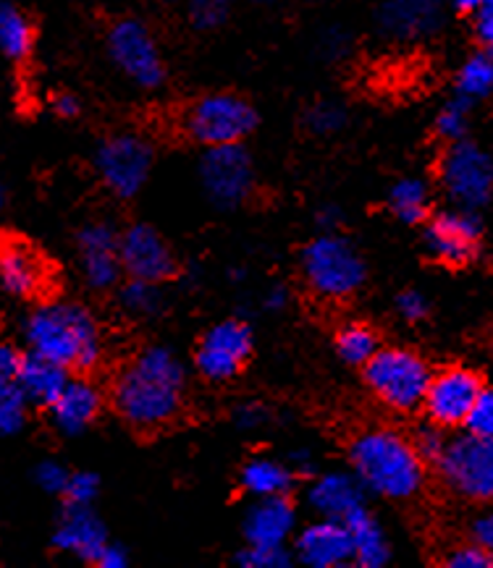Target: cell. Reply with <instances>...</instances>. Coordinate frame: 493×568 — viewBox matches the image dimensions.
<instances>
[{"instance_id": "obj_8", "label": "cell", "mask_w": 493, "mask_h": 568, "mask_svg": "<svg viewBox=\"0 0 493 568\" xmlns=\"http://www.w3.org/2000/svg\"><path fill=\"white\" fill-rule=\"evenodd\" d=\"M439 179L456 207L475 213L493 196V160L473 142H452L439 163Z\"/></svg>"}, {"instance_id": "obj_43", "label": "cell", "mask_w": 493, "mask_h": 568, "mask_svg": "<svg viewBox=\"0 0 493 568\" xmlns=\"http://www.w3.org/2000/svg\"><path fill=\"white\" fill-rule=\"evenodd\" d=\"M475 32L483 50L493 55V0H483V6L475 13Z\"/></svg>"}, {"instance_id": "obj_41", "label": "cell", "mask_w": 493, "mask_h": 568, "mask_svg": "<svg viewBox=\"0 0 493 568\" xmlns=\"http://www.w3.org/2000/svg\"><path fill=\"white\" fill-rule=\"evenodd\" d=\"M69 477H71V471L67 469V466L53 462V458L38 464V469H34V483H38L46 493H53V495H63Z\"/></svg>"}, {"instance_id": "obj_25", "label": "cell", "mask_w": 493, "mask_h": 568, "mask_svg": "<svg viewBox=\"0 0 493 568\" xmlns=\"http://www.w3.org/2000/svg\"><path fill=\"white\" fill-rule=\"evenodd\" d=\"M344 524L346 531H350L354 564L362 568H381L389 564L391 550L386 535H383L379 519H375L365 506L354 508V511L344 519Z\"/></svg>"}, {"instance_id": "obj_22", "label": "cell", "mask_w": 493, "mask_h": 568, "mask_svg": "<svg viewBox=\"0 0 493 568\" xmlns=\"http://www.w3.org/2000/svg\"><path fill=\"white\" fill-rule=\"evenodd\" d=\"M296 514L286 495L275 498H255L244 516V540L247 545H286L294 535Z\"/></svg>"}, {"instance_id": "obj_29", "label": "cell", "mask_w": 493, "mask_h": 568, "mask_svg": "<svg viewBox=\"0 0 493 568\" xmlns=\"http://www.w3.org/2000/svg\"><path fill=\"white\" fill-rule=\"evenodd\" d=\"M336 354L342 362L352 364V367H365V364L379 354V333L365 323H346L339 327L336 333Z\"/></svg>"}, {"instance_id": "obj_6", "label": "cell", "mask_w": 493, "mask_h": 568, "mask_svg": "<svg viewBox=\"0 0 493 568\" xmlns=\"http://www.w3.org/2000/svg\"><path fill=\"white\" fill-rule=\"evenodd\" d=\"M258 126L255 108L244 98L229 92L205 94L194 100L181 115V129L187 136L205 148H219V144H237L250 136Z\"/></svg>"}, {"instance_id": "obj_11", "label": "cell", "mask_w": 493, "mask_h": 568, "mask_svg": "<svg viewBox=\"0 0 493 568\" xmlns=\"http://www.w3.org/2000/svg\"><path fill=\"white\" fill-rule=\"evenodd\" d=\"M108 53L113 63L144 90H155L163 84L165 65L150 29L137 19L115 21L108 32Z\"/></svg>"}, {"instance_id": "obj_2", "label": "cell", "mask_w": 493, "mask_h": 568, "mask_svg": "<svg viewBox=\"0 0 493 568\" xmlns=\"http://www.w3.org/2000/svg\"><path fill=\"white\" fill-rule=\"evenodd\" d=\"M29 352L61 364L69 373H90L103 356V338L92 312L77 302L48 298L24 323Z\"/></svg>"}, {"instance_id": "obj_38", "label": "cell", "mask_w": 493, "mask_h": 568, "mask_svg": "<svg viewBox=\"0 0 493 568\" xmlns=\"http://www.w3.org/2000/svg\"><path fill=\"white\" fill-rule=\"evenodd\" d=\"M98 493H100L98 475H92V471H71L67 490H63V500L77 506H92L95 504Z\"/></svg>"}, {"instance_id": "obj_27", "label": "cell", "mask_w": 493, "mask_h": 568, "mask_svg": "<svg viewBox=\"0 0 493 568\" xmlns=\"http://www.w3.org/2000/svg\"><path fill=\"white\" fill-rule=\"evenodd\" d=\"M34 48L32 21L19 6L0 0V55L11 61H24Z\"/></svg>"}, {"instance_id": "obj_42", "label": "cell", "mask_w": 493, "mask_h": 568, "mask_svg": "<svg viewBox=\"0 0 493 568\" xmlns=\"http://www.w3.org/2000/svg\"><path fill=\"white\" fill-rule=\"evenodd\" d=\"M396 312L408 323H420L431 312V304H427V298L420 291H404V294L396 296Z\"/></svg>"}, {"instance_id": "obj_14", "label": "cell", "mask_w": 493, "mask_h": 568, "mask_svg": "<svg viewBox=\"0 0 493 568\" xmlns=\"http://www.w3.org/2000/svg\"><path fill=\"white\" fill-rule=\"evenodd\" d=\"M483 383L473 369L467 367H446L433 375L431 385H427L423 412L427 422L433 425L452 429L465 427L467 414L473 409L477 393H481Z\"/></svg>"}, {"instance_id": "obj_45", "label": "cell", "mask_w": 493, "mask_h": 568, "mask_svg": "<svg viewBox=\"0 0 493 568\" xmlns=\"http://www.w3.org/2000/svg\"><path fill=\"white\" fill-rule=\"evenodd\" d=\"M473 540L477 545H483V548L493 556V506L485 508L481 516H475V521H473Z\"/></svg>"}, {"instance_id": "obj_48", "label": "cell", "mask_w": 493, "mask_h": 568, "mask_svg": "<svg viewBox=\"0 0 493 568\" xmlns=\"http://www.w3.org/2000/svg\"><path fill=\"white\" fill-rule=\"evenodd\" d=\"M53 111L61 115V119H74V115L79 113V100L74 98V94H69V92L56 94V98H53Z\"/></svg>"}, {"instance_id": "obj_12", "label": "cell", "mask_w": 493, "mask_h": 568, "mask_svg": "<svg viewBox=\"0 0 493 568\" xmlns=\"http://www.w3.org/2000/svg\"><path fill=\"white\" fill-rule=\"evenodd\" d=\"M252 354V331L242 320H223L200 338L194 364L200 375L213 383H227L244 369Z\"/></svg>"}, {"instance_id": "obj_40", "label": "cell", "mask_w": 493, "mask_h": 568, "mask_svg": "<svg viewBox=\"0 0 493 568\" xmlns=\"http://www.w3.org/2000/svg\"><path fill=\"white\" fill-rule=\"evenodd\" d=\"M446 568H493V556L483 545L475 540L467 545H460V548L449 550L444 556Z\"/></svg>"}, {"instance_id": "obj_36", "label": "cell", "mask_w": 493, "mask_h": 568, "mask_svg": "<svg viewBox=\"0 0 493 568\" xmlns=\"http://www.w3.org/2000/svg\"><path fill=\"white\" fill-rule=\"evenodd\" d=\"M412 443H415L417 454L425 458V464H439V458L444 456V450L449 446V438H446V429L433 425V422H427V425H423L415 433V438H412Z\"/></svg>"}, {"instance_id": "obj_5", "label": "cell", "mask_w": 493, "mask_h": 568, "mask_svg": "<svg viewBox=\"0 0 493 568\" xmlns=\"http://www.w3.org/2000/svg\"><path fill=\"white\" fill-rule=\"evenodd\" d=\"M302 273L318 296L346 298L365 283V262L350 239L321 233L304 246Z\"/></svg>"}, {"instance_id": "obj_4", "label": "cell", "mask_w": 493, "mask_h": 568, "mask_svg": "<svg viewBox=\"0 0 493 568\" xmlns=\"http://www.w3.org/2000/svg\"><path fill=\"white\" fill-rule=\"evenodd\" d=\"M431 381V367L410 348H379V354L365 364L368 388L394 412L420 409Z\"/></svg>"}, {"instance_id": "obj_37", "label": "cell", "mask_w": 493, "mask_h": 568, "mask_svg": "<svg viewBox=\"0 0 493 568\" xmlns=\"http://www.w3.org/2000/svg\"><path fill=\"white\" fill-rule=\"evenodd\" d=\"M229 19V0H192L190 3V21L194 29H208L221 27Z\"/></svg>"}, {"instance_id": "obj_52", "label": "cell", "mask_w": 493, "mask_h": 568, "mask_svg": "<svg viewBox=\"0 0 493 568\" xmlns=\"http://www.w3.org/2000/svg\"><path fill=\"white\" fill-rule=\"evenodd\" d=\"M3 207H6V186L0 184V210H3Z\"/></svg>"}, {"instance_id": "obj_30", "label": "cell", "mask_w": 493, "mask_h": 568, "mask_svg": "<svg viewBox=\"0 0 493 568\" xmlns=\"http://www.w3.org/2000/svg\"><path fill=\"white\" fill-rule=\"evenodd\" d=\"M456 94L467 103L493 94V55L489 50L462 63V69L456 71Z\"/></svg>"}, {"instance_id": "obj_51", "label": "cell", "mask_w": 493, "mask_h": 568, "mask_svg": "<svg viewBox=\"0 0 493 568\" xmlns=\"http://www.w3.org/2000/svg\"><path fill=\"white\" fill-rule=\"evenodd\" d=\"M452 6L462 13H477V9L483 6V0H452Z\"/></svg>"}, {"instance_id": "obj_9", "label": "cell", "mask_w": 493, "mask_h": 568, "mask_svg": "<svg viewBox=\"0 0 493 568\" xmlns=\"http://www.w3.org/2000/svg\"><path fill=\"white\" fill-rule=\"evenodd\" d=\"M152 169V148L137 134H113L100 142L95 171L105 189L121 200H129L144 186Z\"/></svg>"}, {"instance_id": "obj_47", "label": "cell", "mask_w": 493, "mask_h": 568, "mask_svg": "<svg viewBox=\"0 0 493 568\" xmlns=\"http://www.w3.org/2000/svg\"><path fill=\"white\" fill-rule=\"evenodd\" d=\"M21 356L24 354L19 348H13L11 344H0V377H17Z\"/></svg>"}, {"instance_id": "obj_20", "label": "cell", "mask_w": 493, "mask_h": 568, "mask_svg": "<svg viewBox=\"0 0 493 568\" xmlns=\"http://www.w3.org/2000/svg\"><path fill=\"white\" fill-rule=\"evenodd\" d=\"M48 412L58 433L82 435L84 429L95 425L100 412H103V393L84 377H71L61 396L48 406Z\"/></svg>"}, {"instance_id": "obj_44", "label": "cell", "mask_w": 493, "mask_h": 568, "mask_svg": "<svg viewBox=\"0 0 493 568\" xmlns=\"http://www.w3.org/2000/svg\"><path fill=\"white\" fill-rule=\"evenodd\" d=\"M234 422H237V427H242V429H258L268 422V412H265V406H260V404H242L234 412Z\"/></svg>"}, {"instance_id": "obj_34", "label": "cell", "mask_w": 493, "mask_h": 568, "mask_svg": "<svg viewBox=\"0 0 493 568\" xmlns=\"http://www.w3.org/2000/svg\"><path fill=\"white\" fill-rule=\"evenodd\" d=\"M237 564L242 568H289L292 556L286 545H247L237 556Z\"/></svg>"}, {"instance_id": "obj_19", "label": "cell", "mask_w": 493, "mask_h": 568, "mask_svg": "<svg viewBox=\"0 0 493 568\" xmlns=\"http://www.w3.org/2000/svg\"><path fill=\"white\" fill-rule=\"evenodd\" d=\"M296 558L310 568H342L354 564L352 540L344 521L318 519L296 535Z\"/></svg>"}, {"instance_id": "obj_15", "label": "cell", "mask_w": 493, "mask_h": 568, "mask_svg": "<svg viewBox=\"0 0 493 568\" xmlns=\"http://www.w3.org/2000/svg\"><path fill=\"white\" fill-rule=\"evenodd\" d=\"M121 267L129 278L165 283L177 275V257L165 239L148 223H134L121 233Z\"/></svg>"}, {"instance_id": "obj_17", "label": "cell", "mask_w": 493, "mask_h": 568, "mask_svg": "<svg viewBox=\"0 0 493 568\" xmlns=\"http://www.w3.org/2000/svg\"><path fill=\"white\" fill-rule=\"evenodd\" d=\"M121 233H115L111 223L95 221L87 223L77 236V254L82 278L90 288L108 291L119 283L123 267L119 254Z\"/></svg>"}, {"instance_id": "obj_50", "label": "cell", "mask_w": 493, "mask_h": 568, "mask_svg": "<svg viewBox=\"0 0 493 568\" xmlns=\"http://www.w3.org/2000/svg\"><path fill=\"white\" fill-rule=\"evenodd\" d=\"M318 223L323 225L325 231H333L339 225V215H336V210H321V213H318Z\"/></svg>"}, {"instance_id": "obj_16", "label": "cell", "mask_w": 493, "mask_h": 568, "mask_svg": "<svg viewBox=\"0 0 493 568\" xmlns=\"http://www.w3.org/2000/svg\"><path fill=\"white\" fill-rule=\"evenodd\" d=\"M48 260L21 236H0V286L17 298H38L50 288Z\"/></svg>"}, {"instance_id": "obj_26", "label": "cell", "mask_w": 493, "mask_h": 568, "mask_svg": "<svg viewBox=\"0 0 493 568\" xmlns=\"http://www.w3.org/2000/svg\"><path fill=\"white\" fill-rule=\"evenodd\" d=\"M239 485L252 498H275V495H286L294 485V469L284 462L275 458H250L239 471Z\"/></svg>"}, {"instance_id": "obj_7", "label": "cell", "mask_w": 493, "mask_h": 568, "mask_svg": "<svg viewBox=\"0 0 493 568\" xmlns=\"http://www.w3.org/2000/svg\"><path fill=\"white\" fill-rule=\"evenodd\" d=\"M439 475L446 487L473 504H493V438L465 433L449 438L439 458Z\"/></svg>"}, {"instance_id": "obj_28", "label": "cell", "mask_w": 493, "mask_h": 568, "mask_svg": "<svg viewBox=\"0 0 493 568\" xmlns=\"http://www.w3.org/2000/svg\"><path fill=\"white\" fill-rule=\"evenodd\" d=\"M389 207L399 221L423 223L431 213V186L423 179L396 181L389 194Z\"/></svg>"}, {"instance_id": "obj_53", "label": "cell", "mask_w": 493, "mask_h": 568, "mask_svg": "<svg viewBox=\"0 0 493 568\" xmlns=\"http://www.w3.org/2000/svg\"><path fill=\"white\" fill-rule=\"evenodd\" d=\"M265 3H271V0H265Z\"/></svg>"}, {"instance_id": "obj_32", "label": "cell", "mask_w": 493, "mask_h": 568, "mask_svg": "<svg viewBox=\"0 0 493 568\" xmlns=\"http://www.w3.org/2000/svg\"><path fill=\"white\" fill-rule=\"evenodd\" d=\"M29 406L17 377H0V435H17L27 425Z\"/></svg>"}, {"instance_id": "obj_24", "label": "cell", "mask_w": 493, "mask_h": 568, "mask_svg": "<svg viewBox=\"0 0 493 568\" xmlns=\"http://www.w3.org/2000/svg\"><path fill=\"white\" fill-rule=\"evenodd\" d=\"M17 381L21 385V390L27 393L29 404L48 409V406L61 396V390L67 388L71 375L67 367H61V364L50 362L46 356L34 352H27L21 356Z\"/></svg>"}, {"instance_id": "obj_10", "label": "cell", "mask_w": 493, "mask_h": 568, "mask_svg": "<svg viewBox=\"0 0 493 568\" xmlns=\"http://www.w3.org/2000/svg\"><path fill=\"white\" fill-rule=\"evenodd\" d=\"M200 181L213 205H242L255 186V169H252L250 152L242 148V142L208 148L200 160Z\"/></svg>"}, {"instance_id": "obj_23", "label": "cell", "mask_w": 493, "mask_h": 568, "mask_svg": "<svg viewBox=\"0 0 493 568\" xmlns=\"http://www.w3.org/2000/svg\"><path fill=\"white\" fill-rule=\"evenodd\" d=\"M360 479L354 475H342V471H331V475H321L310 485L308 504L321 519H336L344 521L354 508L365 506L362 504Z\"/></svg>"}, {"instance_id": "obj_18", "label": "cell", "mask_w": 493, "mask_h": 568, "mask_svg": "<svg viewBox=\"0 0 493 568\" xmlns=\"http://www.w3.org/2000/svg\"><path fill=\"white\" fill-rule=\"evenodd\" d=\"M108 542H111L108 540V531L100 516L92 511V506L67 504L53 529V545L58 550L95 566L98 556Z\"/></svg>"}, {"instance_id": "obj_31", "label": "cell", "mask_w": 493, "mask_h": 568, "mask_svg": "<svg viewBox=\"0 0 493 568\" xmlns=\"http://www.w3.org/2000/svg\"><path fill=\"white\" fill-rule=\"evenodd\" d=\"M119 304L129 317H152L163 307L161 283L129 278L119 291Z\"/></svg>"}, {"instance_id": "obj_46", "label": "cell", "mask_w": 493, "mask_h": 568, "mask_svg": "<svg viewBox=\"0 0 493 568\" xmlns=\"http://www.w3.org/2000/svg\"><path fill=\"white\" fill-rule=\"evenodd\" d=\"M98 568H127L129 566V552L121 548V545L108 542L103 552H100L95 560Z\"/></svg>"}, {"instance_id": "obj_49", "label": "cell", "mask_w": 493, "mask_h": 568, "mask_svg": "<svg viewBox=\"0 0 493 568\" xmlns=\"http://www.w3.org/2000/svg\"><path fill=\"white\" fill-rule=\"evenodd\" d=\"M286 302H289V294H286L284 286L268 288V294L263 296V307L268 312H281V310L286 307Z\"/></svg>"}, {"instance_id": "obj_1", "label": "cell", "mask_w": 493, "mask_h": 568, "mask_svg": "<svg viewBox=\"0 0 493 568\" xmlns=\"http://www.w3.org/2000/svg\"><path fill=\"white\" fill-rule=\"evenodd\" d=\"M187 373L171 348L148 346L137 352L115 375L113 406L134 429L171 425L184 406Z\"/></svg>"}, {"instance_id": "obj_33", "label": "cell", "mask_w": 493, "mask_h": 568, "mask_svg": "<svg viewBox=\"0 0 493 568\" xmlns=\"http://www.w3.org/2000/svg\"><path fill=\"white\" fill-rule=\"evenodd\" d=\"M470 105H473V103H467V100L456 98V100H452V103H446L439 111V115H436V134L446 144L465 140L467 126H470Z\"/></svg>"}, {"instance_id": "obj_3", "label": "cell", "mask_w": 493, "mask_h": 568, "mask_svg": "<svg viewBox=\"0 0 493 568\" xmlns=\"http://www.w3.org/2000/svg\"><path fill=\"white\" fill-rule=\"evenodd\" d=\"M354 477L365 490L389 500H410L425 485V458L412 438L389 427L360 433L350 446Z\"/></svg>"}, {"instance_id": "obj_39", "label": "cell", "mask_w": 493, "mask_h": 568, "mask_svg": "<svg viewBox=\"0 0 493 568\" xmlns=\"http://www.w3.org/2000/svg\"><path fill=\"white\" fill-rule=\"evenodd\" d=\"M308 126L310 131H315V134H333V131H339L344 126L346 115H344V108L336 105V103H315L313 108L308 111Z\"/></svg>"}, {"instance_id": "obj_35", "label": "cell", "mask_w": 493, "mask_h": 568, "mask_svg": "<svg viewBox=\"0 0 493 568\" xmlns=\"http://www.w3.org/2000/svg\"><path fill=\"white\" fill-rule=\"evenodd\" d=\"M465 433L493 438V385H483L481 393H477L473 409L467 414Z\"/></svg>"}, {"instance_id": "obj_21", "label": "cell", "mask_w": 493, "mask_h": 568, "mask_svg": "<svg viewBox=\"0 0 493 568\" xmlns=\"http://www.w3.org/2000/svg\"><path fill=\"white\" fill-rule=\"evenodd\" d=\"M441 0H386L381 6V29L394 40H420L441 27Z\"/></svg>"}, {"instance_id": "obj_13", "label": "cell", "mask_w": 493, "mask_h": 568, "mask_svg": "<svg viewBox=\"0 0 493 568\" xmlns=\"http://www.w3.org/2000/svg\"><path fill=\"white\" fill-rule=\"evenodd\" d=\"M427 257L441 265L462 267L477 257L481 246V223L473 210H446V213L433 215L423 233Z\"/></svg>"}]
</instances>
